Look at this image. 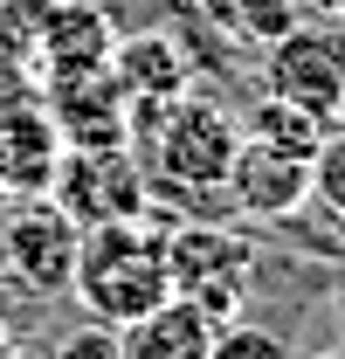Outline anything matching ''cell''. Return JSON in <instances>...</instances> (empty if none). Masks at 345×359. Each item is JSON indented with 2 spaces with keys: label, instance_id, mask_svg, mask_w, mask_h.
<instances>
[{
  "label": "cell",
  "instance_id": "7a4b0ae2",
  "mask_svg": "<svg viewBox=\"0 0 345 359\" xmlns=\"http://www.w3.org/2000/svg\"><path fill=\"white\" fill-rule=\"evenodd\" d=\"M138 159H145V180H152V201H201V194H221L228 187V166L242 152V118L221 111L208 97L180 90L172 104L152 111V125L138 132ZM228 201V194H221Z\"/></svg>",
  "mask_w": 345,
  "mask_h": 359
},
{
  "label": "cell",
  "instance_id": "3957f363",
  "mask_svg": "<svg viewBox=\"0 0 345 359\" xmlns=\"http://www.w3.org/2000/svg\"><path fill=\"white\" fill-rule=\"evenodd\" d=\"M166 276H172V297H187L194 311L228 325V318H249V304H256L262 249L242 228L194 215V222L166 228Z\"/></svg>",
  "mask_w": 345,
  "mask_h": 359
},
{
  "label": "cell",
  "instance_id": "8fae6325",
  "mask_svg": "<svg viewBox=\"0 0 345 359\" xmlns=\"http://www.w3.org/2000/svg\"><path fill=\"white\" fill-rule=\"evenodd\" d=\"M118 346H125V359H208L215 353V318L194 311L187 297H166L145 318L118 325Z\"/></svg>",
  "mask_w": 345,
  "mask_h": 359
},
{
  "label": "cell",
  "instance_id": "8992f818",
  "mask_svg": "<svg viewBox=\"0 0 345 359\" xmlns=\"http://www.w3.org/2000/svg\"><path fill=\"white\" fill-rule=\"evenodd\" d=\"M262 90H276V97H290V104L339 125V111H345V21L297 14L276 42H262Z\"/></svg>",
  "mask_w": 345,
  "mask_h": 359
},
{
  "label": "cell",
  "instance_id": "ac0fdd59",
  "mask_svg": "<svg viewBox=\"0 0 345 359\" xmlns=\"http://www.w3.org/2000/svg\"><path fill=\"white\" fill-rule=\"evenodd\" d=\"M297 359H345V346H318V353H297Z\"/></svg>",
  "mask_w": 345,
  "mask_h": 359
},
{
  "label": "cell",
  "instance_id": "277c9868",
  "mask_svg": "<svg viewBox=\"0 0 345 359\" xmlns=\"http://www.w3.org/2000/svg\"><path fill=\"white\" fill-rule=\"evenodd\" d=\"M48 201L76 228L138 222V215H152V180H145L138 145H62Z\"/></svg>",
  "mask_w": 345,
  "mask_h": 359
},
{
  "label": "cell",
  "instance_id": "2e32d148",
  "mask_svg": "<svg viewBox=\"0 0 345 359\" xmlns=\"http://www.w3.org/2000/svg\"><path fill=\"white\" fill-rule=\"evenodd\" d=\"M48 359H125V346H118V325H97V318H90L69 339H55Z\"/></svg>",
  "mask_w": 345,
  "mask_h": 359
},
{
  "label": "cell",
  "instance_id": "e0dca14e",
  "mask_svg": "<svg viewBox=\"0 0 345 359\" xmlns=\"http://www.w3.org/2000/svg\"><path fill=\"white\" fill-rule=\"evenodd\" d=\"M290 14H311V21H345V0H290Z\"/></svg>",
  "mask_w": 345,
  "mask_h": 359
},
{
  "label": "cell",
  "instance_id": "30bf717a",
  "mask_svg": "<svg viewBox=\"0 0 345 359\" xmlns=\"http://www.w3.org/2000/svg\"><path fill=\"white\" fill-rule=\"evenodd\" d=\"M111 48H118V21L83 7V0H48L42 21H35V55H42L48 76L97 69V62H111Z\"/></svg>",
  "mask_w": 345,
  "mask_h": 359
},
{
  "label": "cell",
  "instance_id": "5bb4252c",
  "mask_svg": "<svg viewBox=\"0 0 345 359\" xmlns=\"http://www.w3.org/2000/svg\"><path fill=\"white\" fill-rule=\"evenodd\" d=\"M208 359H297V346H290L276 325L228 318V325H215V353H208Z\"/></svg>",
  "mask_w": 345,
  "mask_h": 359
},
{
  "label": "cell",
  "instance_id": "9c48e42d",
  "mask_svg": "<svg viewBox=\"0 0 345 359\" xmlns=\"http://www.w3.org/2000/svg\"><path fill=\"white\" fill-rule=\"evenodd\" d=\"M62 159V132L48 118V104L35 90H7L0 97V194H48Z\"/></svg>",
  "mask_w": 345,
  "mask_h": 359
},
{
  "label": "cell",
  "instance_id": "52a82bcc",
  "mask_svg": "<svg viewBox=\"0 0 345 359\" xmlns=\"http://www.w3.org/2000/svg\"><path fill=\"white\" fill-rule=\"evenodd\" d=\"M42 104L55 118V132H62V145H131V97L111 62L48 76Z\"/></svg>",
  "mask_w": 345,
  "mask_h": 359
},
{
  "label": "cell",
  "instance_id": "ba28073f",
  "mask_svg": "<svg viewBox=\"0 0 345 359\" xmlns=\"http://www.w3.org/2000/svg\"><path fill=\"white\" fill-rule=\"evenodd\" d=\"M221 194H228V208L249 215V222H290V215L311 208V159L242 138V152H235Z\"/></svg>",
  "mask_w": 345,
  "mask_h": 359
},
{
  "label": "cell",
  "instance_id": "6da1fadb",
  "mask_svg": "<svg viewBox=\"0 0 345 359\" xmlns=\"http://www.w3.org/2000/svg\"><path fill=\"white\" fill-rule=\"evenodd\" d=\"M69 297H76L83 318H97V325H131V318H145L152 304H166L172 297L166 228L152 222V215L83 228L76 269H69Z\"/></svg>",
  "mask_w": 345,
  "mask_h": 359
},
{
  "label": "cell",
  "instance_id": "9a60e30c",
  "mask_svg": "<svg viewBox=\"0 0 345 359\" xmlns=\"http://www.w3.org/2000/svg\"><path fill=\"white\" fill-rule=\"evenodd\" d=\"M311 208H325L332 222H345V125H332L325 145L311 152Z\"/></svg>",
  "mask_w": 345,
  "mask_h": 359
},
{
  "label": "cell",
  "instance_id": "d6986e66",
  "mask_svg": "<svg viewBox=\"0 0 345 359\" xmlns=\"http://www.w3.org/2000/svg\"><path fill=\"white\" fill-rule=\"evenodd\" d=\"M0 201H7V194H0Z\"/></svg>",
  "mask_w": 345,
  "mask_h": 359
},
{
  "label": "cell",
  "instance_id": "4fadbf2b",
  "mask_svg": "<svg viewBox=\"0 0 345 359\" xmlns=\"http://www.w3.org/2000/svg\"><path fill=\"white\" fill-rule=\"evenodd\" d=\"M208 7V21H215L228 42H249V48H262V42H276L297 14H290V0H201Z\"/></svg>",
  "mask_w": 345,
  "mask_h": 359
},
{
  "label": "cell",
  "instance_id": "5b68a950",
  "mask_svg": "<svg viewBox=\"0 0 345 359\" xmlns=\"http://www.w3.org/2000/svg\"><path fill=\"white\" fill-rule=\"evenodd\" d=\"M76 242H83V228L69 222L48 194H14V201H0V276H7L14 290H28V297L69 290Z\"/></svg>",
  "mask_w": 345,
  "mask_h": 359
},
{
  "label": "cell",
  "instance_id": "7c38bea8",
  "mask_svg": "<svg viewBox=\"0 0 345 359\" xmlns=\"http://www.w3.org/2000/svg\"><path fill=\"white\" fill-rule=\"evenodd\" d=\"M332 132V118H318V111H304L290 97H276V90H262L256 104H249V118H242V138H256V145H276V152H297L311 159L318 145Z\"/></svg>",
  "mask_w": 345,
  "mask_h": 359
}]
</instances>
